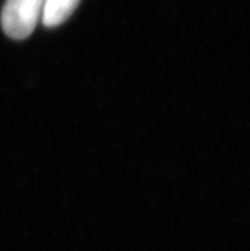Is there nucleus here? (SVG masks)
<instances>
[{"instance_id": "obj_1", "label": "nucleus", "mask_w": 250, "mask_h": 251, "mask_svg": "<svg viewBox=\"0 0 250 251\" xmlns=\"http://www.w3.org/2000/svg\"><path fill=\"white\" fill-rule=\"evenodd\" d=\"M45 0H6L1 10V27L5 35L23 40L31 35L42 16Z\"/></svg>"}, {"instance_id": "obj_2", "label": "nucleus", "mask_w": 250, "mask_h": 251, "mask_svg": "<svg viewBox=\"0 0 250 251\" xmlns=\"http://www.w3.org/2000/svg\"><path fill=\"white\" fill-rule=\"evenodd\" d=\"M81 0H45L42 9V23L46 27H56L64 23L72 16V13Z\"/></svg>"}]
</instances>
